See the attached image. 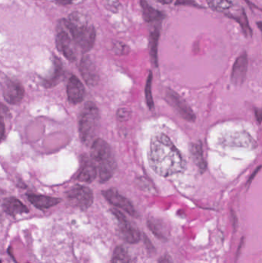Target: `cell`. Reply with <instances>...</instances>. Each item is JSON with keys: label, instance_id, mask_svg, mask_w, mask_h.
<instances>
[{"label": "cell", "instance_id": "1", "mask_svg": "<svg viewBox=\"0 0 262 263\" xmlns=\"http://www.w3.org/2000/svg\"><path fill=\"white\" fill-rule=\"evenodd\" d=\"M149 165L158 176L169 177L182 173L185 162L181 153L164 134L152 138L149 153Z\"/></svg>", "mask_w": 262, "mask_h": 263}, {"label": "cell", "instance_id": "2", "mask_svg": "<svg viewBox=\"0 0 262 263\" xmlns=\"http://www.w3.org/2000/svg\"><path fill=\"white\" fill-rule=\"evenodd\" d=\"M63 21L75 44L83 52L90 51L95 44L96 31L93 25L89 23L86 15L74 12Z\"/></svg>", "mask_w": 262, "mask_h": 263}, {"label": "cell", "instance_id": "3", "mask_svg": "<svg viewBox=\"0 0 262 263\" xmlns=\"http://www.w3.org/2000/svg\"><path fill=\"white\" fill-rule=\"evenodd\" d=\"M91 154L96 165L100 182H107L113 176L117 167L112 148L106 141L96 139L92 142Z\"/></svg>", "mask_w": 262, "mask_h": 263}, {"label": "cell", "instance_id": "4", "mask_svg": "<svg viewBox=\"0 0 262 263\" xmlns=\"http://www.w3.org/2000/svg\"><path fill=\"white\" fill-rule=\"evenodd\" d=\"M99 123V111L95 103L92 102L85 104L80 114L78 130L82 142L88 145L92 142L96 135Z\"/></svg>", "mask_w": 262, "mask_h": 263}, {"label": "cell", "instance_id": "5", "mask_svg": "<svg viewBox=\"0 0 262 263\" xmlns=\"http://www.w3.org/2000/svg\"><path fill=\"white\" fill-rule=\"evenodd\" d=\"M55 44L57 49L69 61L75 62L77 60V47L78 46L71 36L69 31L65 26L63 20H60L55 36Z\"/></svg>", "mask_w": 262, "mask_h": 263}, {"label": "cell", "instance_id": "6", "mask_svg": "<svg viewBox=\"0 0 262 263\" xmlns=\"http://www.w3.org/2000/svg\"><path fill=\"white\" fill-rule=\"evenodd\" d=\"M69 202L77 208L86 210L93 203L92 190L84 185H75L66 193Z\"/></svg>", "mask_w": 262, "mask_h": 263}, {"label": "cell", "instance_id": "7", "mask_svg": "<svg viewBox=\"0 0 262 263\" xmlns=\"http://www.w3.org/2000/svg\"><path fill=\"white\" fill-rule=\"evenodd\" d=\"M166 99L168 103L175 109L178 115L188 122H193L196 120L195 112L192 108L186 103L184 99L182 98L178 93L172 89H168L166 94Z\"/></svg>", "mask_w": 262, "mask_h": 263}, {"label": "cell", "instance_id": "8", "mask_svg": "<svg viewBox=\"0 0 262 263\" xmlns=\"http://www.w3.org/2000/svg\"><path fill=\"white\" fill-rule=\"evenodd\" d=\"M112 213L118 221V230L122 238L128 243L135 244L139 242L141 235L139 231L129 222L127 218L117 210H112Z\"/></svg>", "mask_w": 262, "mask_h": 263}, {"label": "cell", "instance_id": "9", "mask_svg": "<svg viewBox=\"0 0 262 263\" xmlns=\"http://www.w3.org/2000/svg\"><path fill=\"white\" fill-rule=\"evenodd\" d=\"M25 90L21 83L11 79L6 78L3 83V95L9 104L19 103L24 97Z\"/></svg>", "mask_w": 262, "mask_h": 263}, {"label": "cell", "instance_id": "10", "mask_svg": "<svg viewBox=\"0 0 262 263\" xmlns=\"http://www.w3.org/2000/svg\"><path fill=\"white\" fill-rule=\"evenodd\" d=\"M103 194L104 197L106 198V200L109 203L113 205L114 206L118 207V208L124 210L125 212L129 213L131 216H136V211H135L132 202L124 196H122L117 190L110 189V190L103 191Z\"/></svg>", "mask_w": 262, "mask_h": 263}, {"label": "cell", "instance_id": "11", "mask_svg": "<svg viewBox=\"0 0 262 263\" xmlns=\"http://www.w3.org/2000/svg\"><path fill=\"white\" fill-rule=\"evenodd\" d=\"M249 60L246 52H243L235 60L231 73V80L235 86H240L244 83L247 76Z\"/></svg>", "mask_w": 262, "mask_h": 263}, {"label": "cell", "instance_id": "12", "mask_svg": "<svg viewBox=\"0 0 262 263\" xmlns=\"http://www.w3.org/2000/svg\"><path fill=\"white\" fill-rule=\"evenodd\" d=\"M79 69L83 79L88 85L94 86L98 84L99 76L95 64L89 57H84L82 59Z\"/></svg>", "mask_w": 262, "mask_h": 263}, {"label": "cell", "instance_id": "13", "mask_svg": "<svg viewBox=\"0 0 262 263\" xmlns=\"http://www.w3.org/2000/svg\"><path fill=\"white\" fill-rule=\"evenodd\" d=\"M85 87L83 83L75 76H72L69 78L67 85L68 100L72 104H78L84 100Z\"/></svg>", "mask_w": 262, "mask_h": 263}, {"label": "cell", "instance_id": "14", "mask_svg": "<svg viewBox=\"0 0 262 263\" xmlns=\"http://www.w3.org/2000/svg\"><path fill=\"white\" fill-rule=\"evenodd\" d=\"M98 175V170L92 159L89 157H85L82 162L81 168L77 176V179L80 182H93L94 179Z\"/></svg>", "mask_w": 262, "mask_h": 263}, {"label": "cell", "instance_id": "15", "mask_svg": "<svg viewBox=\"0 0 262 263\" xmlns=\"http://www.w3.org/2000/svg\"><path fill=\"white\" fill-rule=\"evenodd\" d=\"M3 209L5 213L12 216L29 213V209L21 201L15 197L5 199L3 201Z\"/></svg>", "mask_w": 262, "mask_h": 263}, {"label": "cell", "instance_id": "16", "mask_svg": "<svg viewBox=\"0 0 262 263\" xmlns=\"http://www.w3.org/2000/svg\"><path fill=\"white\" fill-rule=\"evenodd\" d=\"M29 202L38 210H47L51 207L58 205L60 199L51 196H42V195L30 194L27 196Z\"/></svg>", "mask_w": 262, "mask_h": 263}, {"label": "cell", "instance_id": "17", "mask_svg": "<svg viewBox=\"0 0 262 263\" xmlns=\"http://www.w3.org/2000/svg\"><path fill=\"white\" fill-rule=\"evenodd\" d=\"M143 15L146 23H156L161 22L166 17V14L162 11L152 7L146 0H140Z\"/></svg>", "mask_w": 262, "mask_h": 263}, {"label": "cell", "instance_id": "18", "mask_svg": "<svg viewBox=\"0 0 262 263\" xmlns=\"http://www.w3.org/2000/svg\"><path fill=\"white\" fill-rule=\"evenodd\" d=\"M191 156L195 165L199 168L201 173L207 170V163L203 154V145L201 142L192 143L191 145Z\"/></svg>", "mask_w": 262, "mask_h": 263}, {"label": "cell", "instance_id": "19", "mask_svg": "<svg viewBox=\"0 0 262 263\" xmlns=\"http://www.w3.org/2000/svg\"><path fill=\"white\" fill-rule=\"evenodd\" d=\"M160 31L158 28H155L151 32L149 36V49H150V57L152 64L157 67L158 64V46L159 41Z\"/></svg>", "mask_w": 262, "mask_h": 263}, {"label": "cell", "instance_id": "20", "mask_svg": "<svg viewBox=\"0 0 262 263\" xmlns=\"http://www.w3.org/2000/svg\"><path fill=\"white\" fill-rule=\"evenodd\" d=\"M228 16L233 18L239 24L241 29H243V33L245 34L246 37L252 36L253 32H252V28H251L250 25H249V18H248L244 9H241V13L239 15H228Z\"/></svg>", "mask_w": 262, "mask_h": 263}, {"label": "cell", "instance_id": "21", "mask_svg": "<svg viewBox=\"0 0 262 263\" xmlns=\"http://www.w3.org/2000/svg\"><path fill=\"white\" fill-rule=\"evenodd\" d=\"M209 7L218 12H226L235 5V0H206Z\"/></svg>", "mask_w": 262, "mask_h": 263}, {"label": "cell", "instance_id": "22", "mask_svg": "<svg viewBox=\"0 0 262 263\" xmlns=\"http://www.w3.org/2000/svg\"><path fill=\"white\" fill-rule=\"evenodd\" d=\"M130 255L127 249L123 246L116 247L114 250L112 263H130Z\"/></svg>", "mask_w": 262, "mask_h": 263}, {"label": "cell", "instance_id": "23", "mask_svg": "<svg viewBox=\"0 0 262 263\" xmlns=\"http://www.w3.org/2000/svg\"><path fill=\"white\" fill-rule=\"evenodd\" d=\"M63 75V66H62L59 60L58 59H55V71H54V73L52 77L46 81V83L47 85V87H52V86H55L58 83V82L59 81Z\"/></svg>", "mask_w": 262, "mask_h": 263}, {"label": "cell", "instance_id": "24", "mask_svg": "<svg viewBox=\"0 0 262 263\" xmlns=\"http://www.w3.org/2000/svg\"><path fill=\"white\" fill-rule=\"evenodd\" d=\"M149 228L150 230L158 236L160 239H167L166 237V231L163 227L164 226L163 224L160 223L159 222H156V221H149Z\"/></svg>", "mask_w": 262, "mask_h": 263}, {"label": "cell", "instance_id": "25", "mask_svg": "<svg viewBox=\"0 0 262 263\" xmlns=\"http://www.w3.org/2000/svg\"><path fill=\"white\" fill-rule=\"evenodd\" d=\"M152 72H149V77L147 79V83L146 86V98L147 105L149 109H152L154 108L153 98L152 95Z\"/></svg>", "mask_w": 262, "mask_h": 263}, {"label": "cell", "instance_id": "26", "mask_svg": "<svg viewBox=\"0 0 262 263\" xmlns=\"http://www.w3.org/2000/svg\"><path fill=\"white\" fill-rule=\"evenodd\" d=\"M112 49L117 55H126L129 52V46L121 42H114Z\"/></svg>", "mask_w": 262, "mask_h": 263}, {"label": "cell", "instance_id": "27", "mask_svg": "<svg viewBox=\"0 0 262 263\" xmlns=\"http://www.w3.org/2000/svg\"><path fill=\"white\" fill-rule=\"evenodd\" d=\"M131 115H132V112L127 108H122V109H118V112H117V117L121 121L129 120L131 118Z\"/></svg>", "mask_w": 262, "mask_h": 263}, {"label": "cell", "instance_id": "28", "mask_svg": "<svg viewBox=\"0 0 262 263\" xmlns=\"http://www.w3.org/2000/svg\"><path fill=\"white\" fill-rule=\"evenodd\" d=\"M175 4L176 6H189L192 7L203 8L195 0H176Z\"/></svg>", "mask_w": 262, "mask_h": 263}, {"label": "cell", "instance_id": "29", "mask_svg": "<svg viewBox=\"0 0 262 263\" xmlns=\"http://www.w3.org/2000/svg\"><path fill=\"white\" fill-rule=\"evenodd\" d=\"M231 219H232L234 231H236L237 227H238V218H237L236 214H235L233 210H232V212H231Z\"/></svg>", "mask_w": 262, "mask_h": 263}, {"label": "cell", "instance_id": "30", "mask_svg": "<svg viewBox=\"0 0 262 263\" xmlns=\"http://www.w3.org/2000/svg\"><path fill=\"white\" fill-rule=\"evenodd\" d=\"M158 263H174L172 258L169 255L166 254L162 256L158 260Z\"/></svg>", "mask_w": 262, "mask_h": 263}, {"label": "cell", "instance_id": "31", "mask_svg": "<svg viewBox=\"0 0 262 263\" xmlns=\"http://www.w3.org/2000/svg\"><path fill=\"white\" fill-rule=\"evenodd\" d=\"M244 242H245V238H241V242H240L239 246H238V250H237V253H236V260L238 259V257H239L240 254H241V248H243V245H244Z\"/></svg>", "mask_w": 262, "mask_h": 263}, {"label": "cell", "instance_id": "32", "mask_svg": "<svg viewBox=\"0 0 262 263\" xmlns=\"http://www.w3.org/2000/svg\"><path fill=\"white\" fill-rule=\"evenodd\" d=\"M58 4L63 5V6H67V5L71 4L73 2V0H55Z\"/></svg>", "mask_w": 262, "mask_h": 263}, {"label": "cell", "instance_id": "33", "mask_svg": "<svg viewBox=\"0 0 262 263\" xmlns=\"http://www.w3.org/2000/svg\"><path fill=\"white\" fill-rule=\"evenodd\" d=\"M255 116H256L258 123H261L262 122V109L255 111Z\"/></svg>", "mask_w": 262, "mask_h": 263}, {"label": "cell", "instance_id": "34", "mask_svg": "<svg viewBox=\"0 0 262 263\" xmlns=\"http://www.w3.org/2000/svg\"><path fill=\"white\" fill-rule=\"evenodd\" d=\"M158 3L163 5H169L173 2V0H156Z\"/></svg>", "mask_w": 262, "mask_h": 263}, {"label": "cell", "instance_id": "35", "mask_svg": "<svg viewBox=\"0 0 262 263\" xmlns=\"http://www.w3.org/2000/svg\"><path fill=\"white\" fill-rule=\"evenodd\" d=\"M257 26H258V29H260L262 33V22H258V23H257Z\"/></svg>", "mask_w": 262, "mask_h": 263}]
</instances>
